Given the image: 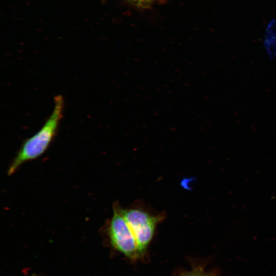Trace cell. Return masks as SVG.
Segmentation results:
<instances>
[{
	"mask_svg": "<svg viewBox=\"0 0 276 276\" xmlns=\"http://www.w3.org/2000/svg\"><path fill=\"white\" fill-rule=\"evenodd\" d=\"M186 276H201V275L199 274H190Z\"/></svg>",
	"mask_w": 276,
	"mask_h": 276,
	"instance_id": "5b68a950",
	"label": "cell"
},
{
	"mask_svg": "<svg viewBox=\"0 0 276 276\" xmlns=\"http://www.w3.org/2000/svg\"><path fill=\"white\" fill-rule=\"evenodd\" d=\"M131 1H133V2H140V3H142V2H147L148 1H150V0H130Z\"/></svg>",
	"mask_w": 276,
	"mask_h": 276,
	"instance_id": "277c9868",
	"label": "cell"
},
{
	"mask_svg": "<svg viewBox=\"0 0 276 276\" xmlns=\"http://www.w3.org/2000/svg\"><path fill=\"white\" fill-rule=\"evenodd\" d=\"M120 210L142 253L151 241L157 225L163 220L164 215L154 214L139 207L124 209L120 206Z\"/></svg>",
	"mask_w": 276,
	"mask_h": 276,
	"instance_id": "7a4b0ae2",
	"label": "cell"
},
{
	"mask_svg": "<svg viewBox=\"0 0 276 276\" xmlns=\"http://www.w3.org/2000/svg\"><path fill=\"white\" fill-rule=\"evenodd\" d=\"M107 229L110 243L117 250L131 258L141 254L136 239L118 204L113 205V214Z\"/></svg>",
	"mask_w": 276,
	"mask_h": 276,
	"instance_id": "3957f363",
	"label": "cell"
},
{
	"mask_svg": "<svg viewBox=\"0 0 276 276\" xmlns=\"http://www.w3.org/2000/svg\"><path fill=\"white\" fill-rule=\"evenodd\" d=\"M53 111L41 128L34 135L25 140L10 163L8 175L14 174L24 163L37 158L49 147L56 135L62 118L64 101L60 95L54 99Z\"/></svg>",
	"mask_w": 276,
	"mask_h": 276,
	"instance_id": "6da1fadb",
	"label": "cell"
}]
</instances>
